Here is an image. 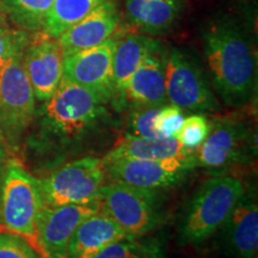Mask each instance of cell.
I'll return each instance as SVG.
<instances>
[{
	"label": "cell",
	"mask_w": 258,
	"mask_h": 258,
	"mask_svg": "<svg viewBox=\"0 0 258 258\" xmlns=\"http://www.w3.org/2000/svg\"><path fill=\"white\" fill-rule=\"evenodd\" d=\"M203 41L215 91L227 105L247 104L257 84V51L249 35L233 21H220L209 27Z\"/></svg>",
	"instance_id": "1"
},
{
	"label": "cell",
	"mask_w": 258,
	"mask_h": 258,
	"mask_svg": "<svg viewBox=\"0 0 258 258\" xmlns=\"http://www.w3.org/2000/svg\"><path fill=\"white\" fill-rule=\"evenodd\" d=\"M104 103L89 90L62 77L40 111L41 127L61 145H74L90 137L109 117Z\"/></svg>",
	"instance_id": "2"
},
{
	"label": "cell",
	"mask_w": 258,
	"mask_h": 258,
	"mask_svg": "<svg viewBox=\"0 0 258 258\" xmlns=\"http://www.w3.org/2000/svg\"><path fill=\"white\" fill-rule=\"evenodd\" d=\"M244 184L232 176L212 177L196 190L179 225L183 245L201 244L218 232L244 195Z\"/></svg>",
	"instance_id": "3"
},
{
	"label": "cell",
	"mask_w": 258,
	"mask_h": 258,
	"mask_svg": "<svg viewBox=\"0 0 258 258\" xmlns=\"http://www.w3.org/2000/svg\"><path fill=\"white\" fill-rule=\"evenodd\" d=\"M42 208L43 202L37 179L17 159L6 161L0 201V224L12 234L23 238L41 257L37 221Z\"/></svg>",
	"instance_id": "4"
},
{
	"label": "cell",
	"mask_w": 258,
	"mask_h": 258,
	"mask_svg": "<svg viewBox=\"0 0 258 258\" xmlns=\"http://www.w3.org/2000/svg\"><path fill=\"white\" fill-rule=\"evenodd\" d=\"M27 41L0 59V129L10 152L18 147L36 114V98L22 61Z\"/></svg>",
	"instance_id": "5"
},
{
	"label": "cell",
	"mask_w": 258,
	"mask_h": 258,
	"mask_svg": "<svg viewBox=\"0 0 258 258\" xmlns=\"http://www.w3.org/2000/svg\"><path fill=\"white\" fill-rule=\"evenodd\" d=\"M158 190L122 183H105L99 192V212L110 218L128 238H140L164 220Z\"/></svg>",
	"instance_id": "6"
},
{
	"label": "cell",
	"mask_w": 258,
	"mask_h": 258,
	"mask_svg": "<svg viewBox=\"0 0 258 258\" xmlns=\"http://www.w3.org/2000/svg\"><path fill=\"white\" fill-rule=\"evenodd\" d=\"M37 182L43 207H57L98 201L106 176L102 159L85 157L70 161Z\"/></svg>",
	"instance_id": "7"
},
{
	"label": "cell",
	"mask_w": 258,
	"mask_h": 258,
	"mask_svg": "<svg viewBox=\"0 0 258 258\" xmlns=\"http://www.w3.org/2000/svg\"><path fill=\"white\" fill-rule=\"evenodd\" d=\"M165 93L167 103L180 110L214 111L219 102L201 67L179 49L165 55Z\"/></svg>",
	"instance_id": "8"
},
{
	"label": "cell",
	"mask_w": 258,
	"mask_h": 258,
	"mask_svg": "<svg viewBox=\"0 0 258 258\" xmlns=\"http://www.w3.org/2000/svg\"><path fill=\"white\" fill-rule=\"evenodd\" d=\"M106 179L137 188L160 190L178 185L196 167L195 157L164 160L120 158L103 161Z\"/></svg>",
	"instance_id": "9"
},
{
	"label": "cell",
	"mask_w": 258,
	"mask_h": 258,
	"mask_svg": "<svg viewBox=\"0 0 258 258\" xmlns=\"http://www.w3.org/2000/svg\"><path fill=\"white\" fill-rule=\"evenodd\" d=\"M117 40L110 38L99 46L64 54L63 77L89 90L99 101H116L114 86V51Z\"/></svg>",
	"instance_id": "10"
},
{
	"label": "cell",
	"mask_w": 258,
	"mask_h": 258,
	"mask_svg": "<svg viewBox=\"0 0 258 258\" xmlns=\"http://www.w3.org/2000/svg\"><path fill=\"white\" fill-rule=\"evenodd\" d=\"M63 50L56 38L43 30L29 32L22 61L35 98L46 102L63 77Z\"/></svg>",
	"instance_id": "11"
},
{
	"label": "cell",
	"mask_w": 258,
	"mask_h": 258,
	"mask_svg": "<svg viewBox=\"0 0 258 258\" xmlns=\"http://www.w3.org/2000/svg\"><path fill=\"white\" fill-rule=\"evenodd\" d=\"M98 211V201L42 208L37 221L42 258H67L74 232L85 219Z\"/></svg>",
	"instance_id": "12"
},
{
	"label": "cell",
	"mask_w": 258,
	"mask_h": 258,
	"mask_svg": "<svg viewBox=\"0 0 258 258\" xmlns=\"http://www.w3.org/2000/svg\"><path fill=\"white\" fill-rule=\"evenodd\" d=\"M251 147L250 129L240 122L221 120L211 123V131L194 151L196 166L206 169H224L246 161Z\"/></svg>",
	"instance_id": "13"
},
{
	"label": "cell",
	"mask_w": 258,
	"mask_h": 258,
	"mask_svg": "<svg viewBox=\"0 0 258 258\" xmlns=\"http://www.w3.org/2000/svg\"><path fill=\"white\" fill-rule=\"evenodd\" d=\"M121 15L114 0H106L91 14L63 31L56 40L63 54L99 46L114 36Z\"/></svg>",
	"instance_id": "14"
},
{
	"label": "cell",
	"mask_w": 258,
	"mask_h": 258,
	"mask_svg": "<svg viewBox=\"0 0 258 258\" xmlns=\"http://www.w3.org/2000/svg\"><path fill=\"white\" fill-rule=\"evenodd\" d=\"M165 55L159 47L145 57L123 93V104L133 108H160L167 104Z\"/></svg>",
	"instance_id": "15"
},
{
	"label": "cell",
	"mask_w": 258,
	"mask_h": 258,
	"mask_svg": "<svg viewBox=\"0 0 258 258\" xmlns=\"http://www.w3.org/2000/svg\"><path fill=\"white\" fill-rule=\"evenodd\" d=\"M227 249L235 258H254L258 249V206L252 194H245L224 224Z\"/></svg>",
	"instance_id": "16"
},
{
	"label": "cell",
	"mask_w": 258,
	"mask_h": 258,
	"mask_svg": "<svg viewBox=\"0 0 258 258\" xmlns=\"http://www.w3.org/2000/svg\"><path fill=\"white\" fill-rule=\"evenodd\" d=\"M128 238L127 234L101 212L85 219L72 235L67 258H93L106 246Z\"/></svg>",
	"instance_id": "17"
},
{
	"label": "cell",
	"mask_w": 258,
	"mask_h": 258,
	"mask_svg": "<svg viewBox=\"0 0 258 258\" xmlns=\"http://www.w3.org/2000/svg\"><path fill=\"white\" fill-rule=\"evenodd\" d=\"M128 22L150 35L165 34L176 24L184 0H125Z\"/></svg>",
	"instance_id": "18"
},
{
	"label": "cell",
	"mask_w": 258,
	"mask_h": 258,
	"mask_svg": "<svg viewBox=\"0 0 258 258\" xmlns=\"http://www.w3.org/2000/svg\"><path fill=\"white\" fill-rule=\"evenodd\" d=\"M160 47L159 42L141 34L125 35L120 41L116 42L114 51V86L116 101L123 104V93L129 80L138 67L150 55Z\"/></svg>",
	"instance_id": "19"
},
{
	"label": "cell",
	"mask_w": 258,
	"mask_h": 258,
	"mask_svg": "<svg viewBox=\"0 0 258 258\" xmlns=\"http://www.w3.org/2000/svg\"><path fill=\"white\" fill-rule=\"evenodd\" d=\"M194 152L183 147L176 138L144 139L124 135L102 160L110 161L120 158L164 160L171 158H188Z\"/></svg>",
	"instance_id": "20"
},
{
	"label": "cell",
	"mask_w": 258,
	"mask_h": 258,
	"mask_svg": "<svg viewBox=\"0 0 258 258\" xmlns=\"http://www.w3.org/2000/svg\"><path fill=\"white\" fill-rule=\"evenodd\" d=\"M106 0H54L44 21L43 31L57 38Z\"/></svg>",
	"instance_id": "21"
},
{
	"label": "cell",
	"mask_w": 258,
	"mask_h": 258,
	"mask_svg": "<svg viewBox=\"0 0 258 258\" xmlns=\"http://www.w3.org/2000/svg\"><path fill=\"white\" fill-rule=\"evenodd\" d=\"M53 3L54 0H2L9 22L27 32L43 30Z\"/></svg>",
	"instance_id": "22"
},
{
	"label": "cell",
	"mask_w": 258,
	"mask_h": 258,
	"mask_svg": "<svg viewBox=\"0 0 258 258\" xmlns=\"http://www.w3.org/2000/svg\"><path fill=\"white\" fill-rule=\"evenodd\" d=\"M93 258H164V253L156 240L124 238L106 246Z\"/></svg>",
	"instance_id": "23"
},
{
	"label": "cell",
	"mask_w": 258,
	"mask_h": 258,
	"mask_svg": "<svg viewBox=\"0 0 258 258\" xmlns=\"http://www.w3.org/2000/svg\"><path fill=\"white\" fill-rule=\"evenodd\" d=\"M211 131V123L202 114H194L184 117L176 139L190 152L198 150Z\"/></svg>",
	"instance_id": "24"
},
{
	"label": "cell",
	"mask_w": 258,
	"mask_h": 258,
	"mask_svg": "<svg viewBox=\"0 0 258 258\" xmlns=\"http://www.w3.org/2000/svg\"><path fill=\"white\" fill-rule=\"evenodd\" d=\"M160 108H133L129 115L127 135L144 139L159 138L154 131V118Z\"/></svg>",
	"instance_id": "25"
},
{
	"label": "cell",
	"mask_w": 258,
	"mask_h": 258,
	"mask_svg": "<svg viewBox=\"0 0 258 258\" xmlns=\"http://www.w3.org/2000/svg\"><path fill=\"white\" fill-rule=\"evenodd\" d=\"M184 120V115L175 105L161 106L154 118V131L159 138H176L180 125Z\"/></svg>",
	"instance_id": "26"
},
{
	"label": "cell",
	"mask_w": 258,
	"mask_h": 258,
	"mask_svg": "<svg viewBox=\"0 0 258 258\" xmlns=\"http://www.w3.org/2000/svg\"><path fill=\"white\" fill-rule=\"evenodd\" d=\"M0 258H41L23 238L0 233Z\"/></svg>",
	"instance_id": "27"
},
{
	"label": "cell",
	"mask_w": 258,
	"mask_h": 258,
	"mask_svg": "<svg viewBox=\"0 0 258 258\" xmlns=\"http://www.w3.org/2000/svg\"><path fill=\"white\" fill-rule=\"evenodd\" d=\"M28 36L29 32L12 28L8 18L3 19L0 22V59L14 49L17 44L27 41Z\"/></svg>",
	"instance_id": "28"
},
{
	"label": "cell",
	"mask_w": 258,
	"mask_h": 258,
	"mask_svg": "<svg viewBox=\"0 0 258 258\" xmlns=\"http://www.w3.org/2000/svg\"><path fill=\"white\" fill-rule=\"evenodd\" d=\"M9 153H10L9 146H8V144H6L4 134H3L2 129H0V161L5 163V160L8 159Z\"/></svg>",
	"instance_id": "29"
},
{
	"label": "cell",
	"mask_w": 258,
	"mask_h": 258,
	"mask_svg": "<svg viewBox=\"0 0 258 258\" xmlns=\"http://www.w3.org/2000/svg\"><path fill=\"white\" fill-rule=\"evenodd\" d=\"M3 178H4V163L0 161V201H2V188H3Z\"/></svg>",
	"instance_id": "30"
},
{
	"label": "cell",
	"mask_w": 258,
	"mask_h": 258,
	"mask_svg": "<svg viewBox=\"0 0 258 258\" xmlns=\"http://www.w3.org/2000/svg\"><path fill=\"white\" fill-rule=\"evenodd\" d=\"M4 18H6V15H5V12H4V9H3L2 0H0V22H2Z\"/></svg>",
	"instance_id": "31"
}]
</instances>
